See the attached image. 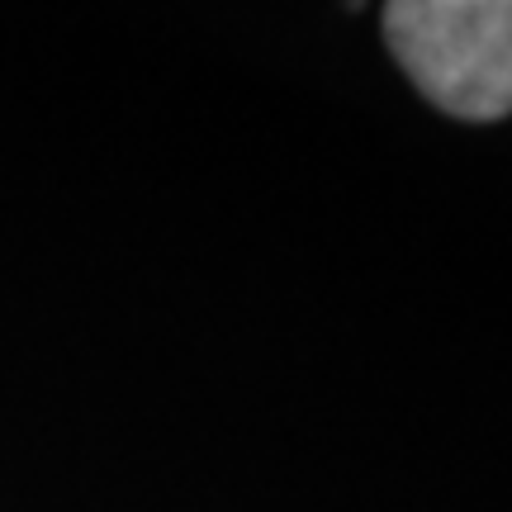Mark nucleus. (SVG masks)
Masks as SVG:
<instances>
[{
    "label": "nucleus",
    "instance_id": "f257e3e1",
    "mask_svg": "<svg viewBox=\"0 0 512 512\" xmlns=\"http://www.w3.org/2000/svg\"><path fill=\"white\" fill-rule=\"evenodd\" d=\"M384 43L437 110L475 124L512 114V0H394Z\"/></svg>",
    "mask_w": 512,
    "mask_h": 512
}]
</instances>
